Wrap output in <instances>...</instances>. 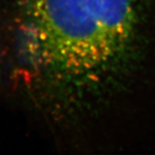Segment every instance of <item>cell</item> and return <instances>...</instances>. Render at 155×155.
<instances>
[{
	"label": "cell",
	"instance_id": "6da1fadb",
	"mask_svg": "<svg viewBox=\"0 0 155 155\" xmlns=\"http://www.w3.org/2000/svg\"><path fill=\"white\" fill-rule=\"evenodd\" d=\"M24 9L38 89L60 119L100 115L150 65V0H25Z\"/></svg>",
	"mask_w": 155,
	"mask_h": 155
}]
</instances>
